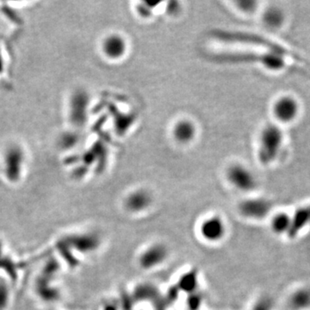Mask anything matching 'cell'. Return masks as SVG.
Masks as SVG:
<instances>
[{
  "mask_svg": "<svg viewBox=\"0 0 310 310\" xmlns=\"http://www.w3.org/2000/svg\"><path fill=\"white\" fill-rule=\"evenodd\" d=\"M158 295V290L152 284L144 283L135 288V298L138 301H149Z\"/></svg>",
  "mask_w": 310,
  "mask_h": 310,
  "instance_id": "d6986e66",
  "label": "cell"
},
{
  "mask_svg": "<svg viewBox=\"0 0 310 310\" xmlns=\"http://www.w3.org/2000/svg\"><path fill=\"white\" fill-rule=\"evenodd\" d=\"M302 105L293 95H283L276 99L272 105V114L281 124H290L300 116Z\"/></svg>",
  "mask_w": 310,
  "mask_h": 310,
  "instance_id": "5b68a950",
  "label": "cell"
},
{
  "mask_svg": "<svg viewBox=\"0 0 310 310\" xmlns=\"http://www.w3.org/2000/svg\"><path fill=\"white\" fill-rule=\"evenodd\" d=\"M271 230L275 233H282V232H288L290 230V219L289 216L284 213H279L276 216H273L271 222Z\"/></svg>",
  "mask_w": 310,
  "mask_h": 310,
  "instance_id": "ac0fdd59",
  "label": "cell"
},
{
  "mask_svg": "<svg viewBox=\"0 0 310 310\" xmlns=\"http://www.w3.org/2000/svg\"><path fill=\"white\" fill-rule=\"evenodd\" d=\"M213 61L230 64H258L271 71H282L287 67L288 58L271 52H223L212 54Z\"/></svg>",
  "mask_w": 310,
  "mask_h": 310,
  "instance_id": "6da1fadb",
  "label": "cell"
},
{
  "mask_svg": "<svg viewBox=\"0 0 310 310\" xmlns=\"http://www.w3.org/2000/svg\"><path fill=\"white\" fill-rule=\"evenodd\" d=\"M284 20H285L284 13L278 7H270L264 13V23L267 27L271 29H278L282 27Z\"/></svg>",
  "mask_w": 310,
  "mask_h": 310,
  "instance_id": "2e32d148",
  "label": "cell"
},
{
  "mask_svg": "<svg viewBox=\"0 0 310 310\" xmlns=\"http://www.w3.org/2000/svg\"><path fill=\"white\" fill-rule=\"evenodd\" d=\"M236 3L239 9L245 12L250 13L256 10L257 2L253 0H241V1H238Z\"/></svg>",
  "mask_w": 310,
  "mask_h": 310,
  "instance_id": "7402d4cb",
  "label": "cell"
},
{
  "mask_svg": "<svg viewBox=\"0 0 310 310\" xmlns=\"http://www.w3.org/2000/svg\"><path fill=\"white\" fill-rule=\"evenodd\" d=\"M202 295L198 291L190 294L187 296L186 300V306L188 310H200L202 305Z\"/></svg>",
  "mask_w": 310,
  "mask_h": 310,
  "instance_id": "ffe728a7",
  "label": "cell"
},
{
  "mask_svg": "<svg viewBox=\"0 0 310 310\" xmlns=\"http://www.w3.org/2000/svg\"><path fill=\"white\" fill-rule=\"evenodd\" d=\"M284 133L280 125L267 124L260 133L258 158L263 165L276 161L283 150Z\"/></svg>",
  "mask_w": 310,
  "mask_h": 310,
  "instance_id": "3957f363",
  "label": "cell"
},
{
  "mask_svg": "<svg viewBox=\"0 0 310 310\" xmlns=\"http://www.w3.org/2000/svg\"><path fill=\"white\" fill-rule=\"evenodd\" d=\"M169 256L170 251L164 243H151L139 253L137 263L142 270L153 271L164 265Z\"/></svg>",
  "mask_w": 310,
  "mask_h": 310,
  "instance_id": "8992f818",
  "label": "cell"
},
{
  "mask_svg": "<svg viewBox=\"0 0 310 310\" xmlns=\"http://www.w3.org/2000/svg\"><path fill=\"white\" fill-rule=\"evenodd\" d=\"M8 302V291L6 287L2 283H0V310H3L6 306Z\"/></svg>",
  "mask_w": 310,
  "mask_h": 310,
  "instance_id": "603a6c76",
  "label": "cell"
},
{
  "mask_svg": "<svg viewBox=\"0 0 310 310\" xmlns=\"http://www.w3.org/2000/svg\"><path fill=\"white\" fill-rule=\"evenodd\" d=\"M272 302L268 297H262L254 303L249 310H271Z\"/></svg>",
  "mask_w": 310,
  "mask_h": 310,
  "instance_id": "44dd1931",
  "label": "cell"
},
{
  "mask_svg": "<svg viewBox=\"0 0 310 310\" xmlns=\"http://www.w3.org/2000/svg\"><path fill=\"white\" fill-rule=\"evenodd\" d=\"M89 99L84 92H77L73 96L70 106V117L78 124L83 123L86 119Z\"/></svg>",
  "mask_w": 310,
  "mask_h": 310,
  "instance_id": "8fae6325",
  "label": "cell"
},
{
  "mask_svg": "<svg viewBox=\"0 0 310 310\" xmlns=\"http://www.w3.org/2000/svg\"><path fill=\"white\" fill-rule=\"evenodd\" d=\"M2 248H3V247H2V244L0 242V256H1V254H2Z\"/></svg>",
  "mask_w": 310,
  "mask_h": 310,
  "instance_id": "cb8c5ba5",
  "label": "cell"
},
{
  "mask_svg": "<svg viewBox=\"0 0 310 310\" xmlns=\"http://www.w3.org/2000/svg\"><path fill=\"white\" fill-rule=\"evenodd\" d=\"M310 223V205L297 210L293 219L290 220L289 235L295 236L303 228Z\"/></svg>",
  "mask_w": 310,
  "mask_h": 310,
  "instance_id": "5bb4252c",
  "label": "cell"
},
{
  "mask_svg": "<svg viewBox=\"0 0 310 310\" xmlns=\"http://www.w3.org/2000/svg\"><path fill=\"white\" fill-rule=\"evenodd\" d=\"M211 37L216 40H222L224 42H235V43L249 44L256 47H263L268 52L279 54L283 57L296 58L294 54L288 50L283 45L277 43L269 38L260 36V35L250 33V32H240V31H223L215 30L211 31Z\"/></svg>",
  "mask_w": 310,
  "mask_h": 310,
  "instance_id": "7a4b0ae2",
  "label": "cell"
},
{
  "mask_svg": "<svg viewBox=\"0 0 310 310\" xmlns=\"http://www.w3.org/2000/svg\"><path fill=\"white\" fill-rule=\"evenodd\" d=\"M227 178L233 187L243 193H248L256 189L255 176L244 165H232L230 166L227 172Z\"/></svg>",
  "mask_w": 310,
  "mask_h": 310,
  "instance_id": "52a82bcc",
  "label": "cell"
},
{
  "mask_svg": "<svg viewBox=\"0 0 310 310\" xmlns=\"http://www.w3.org/2000/svg\"><path fill=\"white\" fill-rule=\"evenodd\" d=\"M126 48V41L118 35L109 36L103 42V51L105 55L111 59L121 58L125 54Z\"/></svg>",
  "mask_w": 310,
  "mask_h": 310,
  "instance_id": "7c38bea8",
  "label": "cell"
},
{
  "mask_svg": "<svg viewBox=\"0 0 310 310\" xmlns=\"http://www.w3.org/2000/svg\"><path fill=\"white\" fill-rule=\"evenodd\" d=\"M290 304L295 310H300L310 306V290H301L292 295Z\"/></svg>",
  "mask_w": 310,
  "mask_h": 310,
  "instance_id": "e0dca14e",
  "label": "cell"
},
{
  "mask_svg": "<svg viewBox=\"0 0 310 310\" xmlns=\"http://www.w3.org/2000/svg\"><path fill=\"white\" fill-rule=\"evenodd\" d=\"M195 128L193 122L190 121H179L174 128V136L178 142L181 143L190 142L195 136Z\"/></svg>",
  "mask_w": 310,
  "mask_h": 310,
  "instance_id": "9a60e30c",
  "label": "cell"
},
{
  "mask_svg": "<svg viewBox=\"0 0 310 310\" xmlns=\"http://www.w3.org/2000/svg\"><path fill=\"white\" fill-rule=\"evenodd\" d=\"M197 232L200 238L206 243L218 244L226 238L228 225L223 216L212 214L200 221Z\"/></svg>",
  "mask_w": 310,
  "mask_h": 310,
  "instance_id": "277c9868",
  "label": "cell"
},
{
  "mask_svg": "<svg viewBox=\"0 0 310 310\" xmlns=\"http://www.w3.org/2000/svg\"><path fill=\"white\" fill-rule=\"evenodd\" d=\"M154 198L152 193L148 190H135L125 197L124 209L131 215H140L149 210L152 206Z\"/></svg>",
  "mask_w": 310,
  "mask_h": 310,
  "instance_id": "30bf717a",
  "label": "cell"
},
{
  "mask_svg": "<svg viewBox=\"0 0 310 310\" xmlns=\"http://www.w3.org/2000/svg\"><path fill=\"white\" fill-rule=\"evenodd\" d=\"M24 162V152L19 147L11 146L6 149L3 155V169L9 180H18L23 171Z\"/></svg>",
  "mask_w": 310,
  "mask_h": 310,
  "instance_id": "9c48e42d",
  "label": "cell"
},
{
  "mask_svg": "<svg viewBox=\"0 0 310 310\" xmlns=\"http://www.w3.org/2000/svg\"><path fill=\"white\" fill-rule=\"evenodd\" d=\"M271 208L270 202L267 199L248 198L239 202L237 209L243 218L258 221L264 219L270 213Z\"/></svg>",
  "mask_w": 310,
  "mask_h": 310,
  "instance_id": "ba28073f",
  "label": "cell"
},
{
  "mask_svg": "<svg viewBox=\"0 0 310 310\" xmlns=\"http://www.w3.org/2000/svg\"><path fill=\"white\" fill-rule=\"evenodd\" d=\"M198 273L195 270H191L184 273L177 282V290L179 292L187 294V296L198 291Z\"/></svg>",
  "mask_w": 310,
  "mask_h": 310,
  "instance_id": "4fadbf2b",
  "label": "cell"
}]
</instances>
